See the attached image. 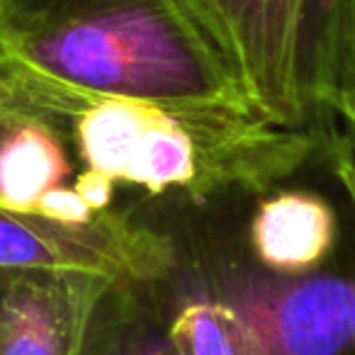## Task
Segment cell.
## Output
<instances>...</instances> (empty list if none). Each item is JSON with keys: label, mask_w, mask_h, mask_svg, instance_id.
<instances>
[{"label": "cell", "mask_w": 355, "mask_h": 355, "mask_svg": "<svg viewBox=\"0 0 355 355\" xmlns=\"http://www.w3.org/2000/svg\"><path fill=\"white\" fill-rule=\"evenodd\" d=\"M340 124L355 134V0L343 3V71H340Z\"/></svg>", "instance_id": "30bf717a"}, {"label": "cell", "mask_w": 355, "mask_h": 355, "mask_svg": "<svg viewBox=\"0 0 355 355\" xmlns=\"http://www.w3.org/2000/svg\"><path fill=\"white\" fill-rule=\"evenodd\" d=\"M248 241L266 272L309 275L345 256L343 212L316 190L272 188L253 209Z\"/></svg>", "instance_id": "8992f818"}, {"label": "cell", "mask_w": 355, "mask_h": 355, "mask_svg": "<svg viewBox=\"0 0 355 355\" xmlns=\"http://www.w3.org/2000/svg\"><path fill=\"white\" fill-rule=\"evenodd\" d=\"M27 119L44 122L40 107L22 85L20 76L0 59V137H3V132H8L20 122H27Z\"/></svg>", "instance_id": "ba28073f"}, {"label": "cell", "mask_w": 355, "mask_h": 355, "mask_svg": "<svg viewBox=\"0 0 355 355\" xmlns=\"http://www.w3.org/2000/svg\"><path fill=\"white\" fill-rule=\"evenodd\" d=\"M85 168L151 195H266L297 175L326 141L266 119L253 107L168 105L83 95L69 129Z\"/></svg>", "instance_id": "7a4b0ae2"}, {"label": "cell", "mask_w": 355, "mask_h": 355, "mask_svg": "<svg viewBox=\"0 0 355 355\" xmlns=\"http://www.w3.org/2000/svg\"><path fill=\"white\" fill-rule=\"evenodd\" d=\"M171 266L166 239L112 209L76 227L0 207V270L76 272L117 287L156 280Z\"/></svg>", "instance_id": "277c9868"}, {"label": "cell", "mask_w": 355, "mask_h": 355, "mask_svg": "<svg viewBox=\"0 0 355 355\" xmlns=\"http://www.w3.org/2000/svg\"><path fill=\"white\" fill-rule=\"evenodd\" d=\"M110 290L76 272L0 270V355H90L95 311Z\"/></svg>", "instance_id": "5b68a950"}, {"label": "cell", "mask_w": 355, "mask_h": 355, "mask_svg": "<svg viewBox=\"0 0 355 355\" xmlns=\"http://www.w3.org/2000/svg\"><path fill=\"white\" fill-rule=\"evenodd\" d=\"M64 134L46 122L27 119L0 137V207L35 212L37 202L69 175Z\"/></svg>", "instance_id": "52a82bcc"}, {"label": "cell", "mask_w": 355, "mask_h": 355, "mask_svg": "<svg viewBox=\"0 0 355 355\" xmlns=\"http://www.w3.org/2000/svg\"><path fill=\"white\" fill-rule=\"evenodd\" d=\"M0 59L85 95L253 107L205 0H0Z\"/></svg>", "instance_id": "6da1fadb"}, {"label": "cell", "mask_w": 355, "mask_h": 355, "mask_svg": "<svg viewBox=\"0 0 355 355\" xmlns=\"http://www.w3.org/2000/svg\"><path fill=\"white\" fill-rule=\"evenodd\" d=\"M35 212L42 214V217L56 219V222L83 227V224H93L95 219H100L107 209H95L73 185H69V188L59 185V188L46 193L44 198L37 202Z\"/></svg>", "instance_id": "9c48e42d"}, {"label": "cell", "mask_w": 355, "mask_h": 355, "mask_svg": "<svg viewBox=\"0 0 355 355\" xmlns=\"http://www.w3.org/2000/svg\"><path fill=\"white\" fill-rule=\"evenodd\" d=\"M253 107L329 141L340 124L345 0H205Z\"/></svg>", "instance_id": "3957f363"}]
</instances>
